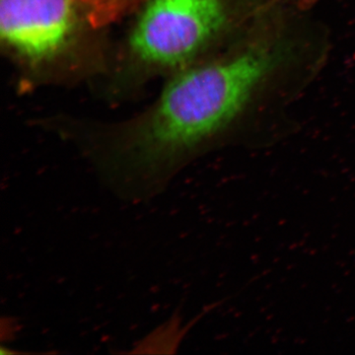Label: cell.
<instances>
[{
	"label": "cell",
	"instance_id": "7a4b0ae2",
	"mask_svg": "<svg viewBox=\"0 0 355 355\" xmlns=\"http://www.w3.org/2000/svg\"><path fill=\"white\" fill-rule=\"evenodd\" d=\"M78 25L76 0H0V32L21 58L49 62L69 46Z\"/></svg>",
	"mask_w": 355,
	"mask_h": 355
},
{
	"label": "cell",
	"instance_id": "6da1fadb",
	"mask_svg": "<svg viewBox=\"0 0 355 355\" xmlns=\"http://www.w3.org/2000/svg\"><path fill=\"white\" fill-rule=\"evenodd\" d=\"M224 21L220 0H147L130 34V51L154 69H182Z\"/></svg>",
	"mask_w": 355,
	"mask_h": 355
}]
</instances>
